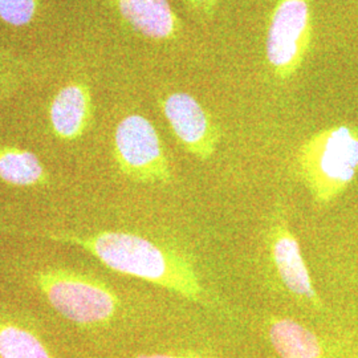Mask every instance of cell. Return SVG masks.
<instances>
[{"label":"cell","instance_id":"6da1fadb","mask_svg":"<svg viewBox=\"0 0 358 358\" xmlns=\"http://www.w3.org/2000/svg\"><path fill=\"white\" fill-rule=\"evenodd\" d=\"M47 236L88 251L118 273L152 282L192 301L202 304L207 301L205 288L192 260L141 235L103 231L92 235L48 232Z\"/></svg>","mask_w":358,"mask_h":358},{"label":"cell","instance_id":"7a4b0ae2","mask_svg":"<svg viewBox=\"0 0 358 358\" xmlns=\"http://www.w3.org/2000/svg\"><path fill=\"white\" fill-rule=\"evenodd\" d=\"M294 167L313 199L331 203L357 176L358 129L336 125L315 133L299 148Z\"/></svg>","mask_w":358,"mask_h":358},{"label":"cell","instance_id":"3957f363","mask_svg":"<svg viewBox=\"0 0 358 358\" xmlns=\"http://www.w3.org/2000/svg\"><path fill=\"white\" fill-rule=\"evenodd\" d=\"M35 282L55 310L83 327L108 324L120 308V299L108 284L76 271L41 269Z\"/></svg>","mask_w":358,"mask_h":358},{"label":"cell","instance_id":"277c9868","mask_svg":"<svg viewBox=\"0 0 358 358\" xmlns=\"http://www.w3.org/2000/svg\"><path fill=\"white\" fill-rule=\"evenodd\" d=\"M313 38L309 0H279L269 17L266 59L276 80L288 81L299 72Z\"/></svg>","mask_w":358,"mask_h":358},{"label":"cell","instance_id":"5b68a950","mask_svg":"<svg viewBox=\"0 0 358 358\" xmlns=\"http://www.w3.org/2000/svg\"><path fill=\"white\" fill-rule=\"evenodd\" d=\"M115 157L120 170L136 182L169 183L173 179L162 141L143 115H127L118 122Z\"/></svg>","mask_w":358,"mask_h":358},{"label":"cell","instance_id":"8992f818","mask_svg":"<svg viewBox=\"0 0 358 358\" xmlns=\"http://www.w3.org/2000/svg\"><path fill=\"white\" fill-rule=\"evenodd\" d=\"M159 105L176 138L187 153L199 161H208L217 153L220 130L195 97L185 92H173Z\"/></svg>","mask_w":358,"mask_h":358},{"label":"cell","instance_id":"52a82bcc","mask_svg":"<svg viewBox=\"0 0 358 358\" xmlns=\"http://www.w3.org/2000/svg\"><path fill=\"white\" fill-rule=\"evenodd\" d=\"M268 244L271 262L285 289L296 299L321 309L320 297L312 282L300 243L282 217L273 220L269 229Z\"/></svg>","mask_w":358,"mask_h":358},{"label":"cell","instance_id":"ba28073f","mask_svg":"<svg viewBox=\"0 0 358 358\" xmlns=\"http://www.w3.org/2000/svg\"><path fill=\"white\" fill-rule=\"evenodd\" d=\"M121 19L133 31L152 40H173L182 29L169 0H110Z\"/></svg>","mask_w":358,"mask_h":358},{"label":"cell","instance_id":"9c48e42d","mask_svg":"<svg viewBox=\"0 0 358 358\" xmlns=\"http://www.w3.org/2000/svg\"><path fill=\"white\" fill-rule=\"evenodd\" d=\"M92 100L87 85L68 84L52 100L50 120L55 134L62 140H76L90 124Z\"/></svg>","mask_w":358,"mask_h":358},{"label":"cell","instance_id":"30bf717a","mask_svg":"<svg viewBox=\"0 0 358 358\" xmlns=\"http://www.w3.org/2000/svg\"><path fill=\"white\" fill-rule=\"evenodd\" d=\"M268 338L280 358H332L316 333L289 317H269Z\"/></svg>","mask_w":358,"mask_h":358},{"label":"cell","instance_id":"8fae6325","mask_svg":"<svg viewBox=\"0 0 358 358\" xmlns=\"http://www.w3.org/2000/svg\"><path fill=\"white\" fill-rule=\"evenodd\" d=\"M0 180L31 187L47 183L48 176L35 154L19 148H0Z\"/></svg>","mask_w":358,"mask_h":358},{"label":"cell","instance_id":"7c38bea8","mask_svg":"<svg viewBox=\"0 0 358 358\" xmlns=\"http://www.w3.org/2000/svg\"><path fill=\"white\" fill-rule=\"evenodd\" d=\"M0 358H51V355L32 329L0 313Z\"/></svg>","mask_w":358,"mask_h":358},{"label":"cell","instance_id":"4fadbf2b","mask_svg":"<svg viewBox=\"0 0 358 358\" xmlns=\"http://www.w3.org/2000/svg\"><path fill=\"white\" fill-rule=\"evenodd\" d=\"M38 8V0H0V19L10 26H27L35 19Z\"/></svg>","mask_w":358,"mask_h":358},{"label":"cell","instance_id":"5bb4252c","mask_svg":"<svg viewBox=\"0 0 358 358\" xmlns=\"http://www.w3.org/2000/svg\"><path fill=\"white\" fill-rule=\"evenodd\" d=\"M220 0H183L186 7L201 19H211L217 13Z\"/></svg>","mask_w":358,"mask_h":358},{"label":"cell","instance_id":"9a60e30c","mask_svg":"<svg viewBox=\"0 0 358 358\" xmlns=\"http://www.w3.org/2000/svg\"><path fill=\"white\" fill-rule=\"evenodd\" d=\"M137 358H214L198 355V353H182V355H166V353H157V355H148V356H138Z\"/></svg>","mask_w":358,"mask_h":358}]
</instances>
